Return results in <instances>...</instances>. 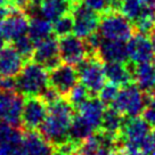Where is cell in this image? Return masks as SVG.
Returning a JSON list of instances; mask_svg holds the SVG:
<instances>
[{
  "label": "cell",
  "mask_w": 155,
  "mask_h": 155,
  "mask_svg": "<svg viewBox=\"0 0 155 155\" xmlns=\"http://www.w3.org/2000/svg\"><path fill=\"white\" fill-rule=\"evenodd\" d=\"M74 116V106L66 98H59L48 106V115L39 131L53 146L65 143L70 140L68 134Z\"/></svg>",
  "instance_id": "6da1fadb"
},
{
  "label": "cell",
  "mask_w": 155,
  "mask_h": 155,
  "mask_svg": "<svg viewBox=\"0 0 155 155\" xmlns=\"http://www.w3.org/2000/svg\"><path fill=\"white\" fill-rule=\"evenodd\" d=\"M135 30L134 23L121 12L110 9L101 16L97 32L103 39L127 42L132 38Z\"/></svg>",
  "instance_id": "7a4b0ae2"
},
{
  "label": "cell",
  "mask_w": 155,
  "mask_h": 155,
  "mask_svg": "<svg viewBox=\"0 0 155 155\" xmlns=\"http://www.w3.org/2000/svg\"><path fill=\"white\" fill-rule=\"evenodd\" d=\"M48 86L47 68L35 62H28L16 77V90L25 97L40 96Z\"/></svg>",
  "instance_id": "3957f363"
},
{
  "label": "cell",
  "mask_w": 155,
  "mask_h": 155,
  "mask_svg": "<svg viewBox=\"0 0 155 155\" xmlns=\"http://www.w3.org/2000/svg\"><path fill=\"white\" fill-rule=\"evenodd\" d=\"M148 102L150 96H147L136 83L131 82L119 90L112 106L126 117H136L143 114Z\"/></svg>",
  "instance_id": "277c9868"
},
{
  "label": "cell",
  "mask_w": 155,
  "mask_h": 155,
  "mask_svg": "<svg viewBox=\"0 0 155 155\" xmlns=\"http://www.w3.org/2000/svg\"><path fill=\"white\" fill-rule=\"evenodd\" d=\"M102 59L97 56H88L75 66L79 79L91 96H97L106 84V75Z\"/></svg>",
  "instance_id": "5b68a950"
},
{
  "label": "cell",
  "mask_w": 155,
  "mask_h": 155,
  "mask_svg": "<svg viewBox=\"0 0 155 155\" xmlns=\"http://www.w3.org/2000/svg\"><path fill=\"white\" fill-rule=\"evenodd\" d=\"M49 71V86H51L62 97L68 96L80 80L77 68L64 62Z\"/></svg>",
  "instance_id": "8992f818"
},
{
  "label": "cell",
  "mask_w": 155,
  "mask_h": 155,
  "mask_svg": "<svg viewBox=\"0 0 155 155\" xmlns=\"http://www.w3.org/2000/svg\"><path fill=\"white\" fill-rule=\"evenodd\" d=\"M23 95L17 91H0V120L16 128H22L24 107Z\"/></svg>",
  "instance_id": "52a82bcc"
},
{
  "label": "cell",
  "mask_w": 155,
  "mask_h": 155,
  "mask_svg": "<svg viewBox=\"0 0 155 155\" xmlns=\"http://www.w3.org/2000/svg\"><path fill=\"white\" fill-rule=\"evenodd\" d=\"M48 104L40 96H30L24 99L22 113V128L24 130H37L48 115Z\"/></svg>",
  "instance_id": "ba28073f"
},
{
  "label": "cell",
  "mask_w": 155,
  "mask_h": 155,
  "mask_svg": "<svg viewBox=\"0 0 155 155\" xmlns=\"http://www.w3.org/2000/svg\"><path fill=\"white\" fill-rule=\"evenodd\" d=\"M72 16L74 21L73 32L78 37L86 39L98 31L101 16L86 4H79L72 10Z\"/></svg>",
  "instance_id": "9c48e42d"
},
{
  "label": "cell",
  "mask_w": 155,
  "mask_h": 155,
  "mask_svg": "<svg viewBox=\"0 0 155 155\" xmlns=\"http://www.w3.org/2000/svg\"><path fill=\"white\" fill-rule=\"evenodd\" d=\"M59 44V56L64 63L77 66L83 59L89 56L84 39L75 34H68L58 40Z\"/></svg>",
  "instance_id": "30bf717a"
},
{
  "label": "cell",
  "mask_w": 155,
  "mask_h": 155,
  "mask_svg": "<svg viewBox=\"0 0 155 155\" xmlns=\"http://www.w3.org/2000/svg\"><path fill=\"white\" fill-rule=\"evenodd\" d=\"M30 17L21 8H15L7 17L0 22V31L6 41L13 42L29 31Z\"/></svg>",
  "instance_id": "8fae6325"
},
{
  "label": "cell",
  "mask_w": 155,
  "mask_h": 155,
  "mask_svg": "<svg viewBox=\"0 0 155 155\" xmlns=\"http://www.w3.org/2000/svg\"><path fill=\"white\" fill-rule=\"evenodd\" d=\"M32 61L42 65L47 70H51L61 64L62 59L59 56V44L56 35H51L35 45Z\"/></svg>",
  "instance_id": "7c38bea8"
},
{
  "label": "cell",
  "mask_w": 155,
  "mask_h": 155,
  "mask_svg": "<svg viewBox=\"0 0 155 155\" xmlns=\"http://www.w3.org/2000/svg\"><path fill=\"white\" fill-rule=\"evenodd\" d=\"M128 53L132 64L150 63L154 59V50L150 42V39L146 34H134L132 38L128 41Z\"/></svg>",
  "instance_id": "4fadbf2b"
},
{
  "label": "cell",
  "mask_w": 155,
  "mask_h": 155,
  "mask_svg": "<svg viewBox=\"0 0 155 155\" xmlns=\"http://www.w3.org/2000/svg\"><path fill=\"white\" fill-rule=\"evenodd\" d=\"M105 110V104L99 98L92 96L77 106V114L81 116L94 130L97 131L102 126Z\"/></svg>",
  "instance_id": "5bb4252c"
},
{
  "label": "cell",
  "mask_w": 155,
  "mask_h": 155,
  "mask_svg": "<svg viewBox=\"0 0 155 155\" xmlns=\"http://www.w3.org/2000/svg\"><path fill=\"white\" fill-rule=\"evenodd\" d=\"M25 59L13 46L0 49V75L2 78H16L24 68Z\"/></svg>",
  "instance_id": "9a60e30c"
},
{
  "label": "cell",
  "mask_w": 155,
  "mask_h": 155,
  "mask_svg": "<svg viewBox=\"0 0 155 155\" xmlns=\"http://www.w3.org/2000/svg\"><path fill=\"white\" fill-rule=\"evenodd\" d=\"M104 71L108 82L116 86H127L134 81V64L126 62H105Z\"/></svg>",
  "instance_id": "2e32d148"
},
{
  "label": "cell",
  "mask_w": 155,
  "mask_h": 155,
  "mask_svg": "<svg viewBox=\"0 0 155 155\" xmlns=\"http://www.w3.org/2000/svg\"><path fill=\"white\" fill-rule=\"evenodd\" d=\"M97 56L103 62H126L129 58L126 41L102 39Z\"/></svg>",
  "instance_id": "e0dca14e"
},
{
  "label": "cell",
  "mask_w": 155,
  "mask_h": 155,
  "mask_svg": "<svg viewBox=\"0 0 155 155\" xmlns=\"http://www.w3.org/2000/svg\"><path fill=\"white\" fill-rule=\"evenodd\" d=\"M23 147L29 155H53L54 146L49 143L40 131L25 130L23 134Z\"/></svg>",
  "instance_id": "ac0fdd59"
},
{
  "label": "cell",
  "mask_w": 155,
  "mask_h": 155,
  "mask_svg": "<svg viewBox=\"0 0 155 155\" xmlns=\"http://www.w3.org/2000/svg\"><path fill=\"white\" fill-rule=\"evenodd\" d=\"M134 81L150 98L155 95V65L150 63L134 64Z\"/></svg>",
  "instance_id": "d6986e66"
},
{
  "label": "cell",
  "mask_w": 155,
  "mask_h": 155,
  "mask_svg": "<svg viewBox=\"0 0 155 155\" xmlns=\"http://www.w3.org/2000/svg\"><path fill=\"white\" fill-rule=\"evenodd\" d=\"M72 10L73 6L70 0H41L40 2V15L50 22L72 13Z\"/></svg>",
  "instance_id": "ffe728a7"
},
{
  "label": "cell",
  "mask_w": 155,
  "mask_h": 155,
  "mask_svg": "<svg viewBox=\"0 0 155 155\" xmlns=\"http://www.w3.org/2000/svg\"><path fill=\"white\" fill-rule=\"evenodd\" d=\"M124 117L126 116L122 115L121 113L117 110H115L113 106L110 107V108H106L104 112L102 126L99 128V130L104 131L108 135L119 137L122 127H123L124 121H126Z\"/></svg>",
  "instance_id": "44dd1931"
},
{
  "label": "cell",
  "mask_w": 155,
  "mask_h": 155,
  "mask_svg": "<svg viewBox=\"0 0 155 155\" xmlns=\"http://www.w3.org/2000/svg\"><path fill=\"white\" fill-rule=\"evenodd\" d=\"M51 33H53V25L50 24V21L46 19L42 16H35L30 19L28 35L35 45L51 37Z\"/></svg>",
  "instance_id": "7402d4cb"
},
{
  "label": "cell",
  "mask_w": 155,
  "mask_h": 155,
  "mask_svg": "<svg viewBox=\"0 0 155 155\" xmlns=\"http://www.w3.org/2000/svg\"><path fill=\"white\" fill-rule=\"evenodd\" d=\"M95 132V130L88 124L87 122L83 120L81 116L75 114L73 122L70 128V134H68V139L81 145L83 141Z\"/></svg>",
  "instance_id": "603a6c76"
},
{
  "label": "cell",
  "mask_w": 155,
  "mask_h": 155,
  "mask_svg": "<svg viewBox=\"0 0 155 155\" xmlns=\"http://www.w3.org/2000/svg\"><path fill=\"white\" fill-rule=\"evenodd\" d=\"M146 6L143 0H119V12L135 24L144 13Z\"/></svg>",
  "instance_id": "cb8c5ba5"
},
{
  "label": "cell",
  "mask_w": 155,
  "mask_h": 155,
  "mask_svg": "<svg viewBox=\"0 0 155 155\" xmlns=\"http://www.w3.org/2000/svg\"><path fill=\"white\" fill-rule=\"evenodd\" d=\"M23 134L24 131L21 128L10 126L9 123L0 120V145L21 144L23 140Z\"/></svg>",
  "instance_id": "d4e9b609"
},
{
  "label": "cell",
  "mask_w": 155,
  "mask_h": 155,
  "mask_svg": "<svg viewBox=\"0 0 155 155\" xmlns=\"http://www.w3.org/2000/svg\"><path fill=\"white\" fill-rule=\"evenodd\" d=\"M73 30H74V21H73L72 13L65 14L56 21H54L53 33L58 38H63V37L71 34Z\"/></svg>",
  "instance_id": "484cf974"
},
{
  "label": "cell",
  "mask_w": 155,
  "mask_h": 155,
  "mask_svg": "<svg viewBox=\"0 0 155 155\" xmlns=\"http://www.w3.org/2000/svg\"><path fill=\"white\" fill-rule=\"evenodd\" d=\"M13 47H14L19 55L24 58L25 61L32 59L34 53V48H35V44L31 40L29 35H22L18 39H16L15 41H13Z\"/></svg>",
  "instance_id": "4316f807"
},
{
  "label": "cell",
  "mask_w": 155,
  "mask_h": 155,
  "mask_svg": "<svg viewBox=\"0 0 155 155\" xmlns=\"http://www.w3.org/2000/svg\"><path fill=\"white\" fill-rule=\"evenodd\" d=\"M90 96H91V95H90V92L88 91L87 88L84 87L82 83H80V84L78 83L77 86L73 88L72 90H71V92H70L65 98L72 104L73 106L77 107V106H79L81 103L84 102L86 99H88Z\"/></svg>",
  "instance_id": "83f0119b"
},
{
  "label": "cell",
  "mask_w": 155,
  "mask_h": 155,
  "mask_svg": "<svg viewBox=\"0 0 155 155\" xmlns=\"http://www.w3.org/2000/svg\"><path fill=\"white\" fill-rule=\"evenodd\" d=\"M119 86H116L114 83H107L104 86L101 92L98 94V97H99V99L102 101L105 105H112L113 102L115 101L116 96H117V94H119Z\"/></svg>",
  "instance_id": "f1b7e54d"
},
{
  "label": "cell",
  "mask_w": 155,
  "mask_h": 155,
  "mask_svg": "<svg viewBox=\"0 0 155 155\" xmlns=\"http://www.w3.org/2000/svg\"><path fill=\"white\" fill-rule=\"evenodd\" d=\"M143 117L153 128H155V95H153L150 98V102H148L146 108L143 112Z\"/></svg>",
  "instance_id": "f546056e"
},
{
  "label": "cell",
  "mask_w": 155,
  "mask_h": 155,
  "mask_svg": "<svg viewBox=\"0 0 155 155\" xmlns=\"http://www.w3.org/2000/svg\"><path fill=\"white\" fill-rule=\"evenodd\" d=\"M40 97H41L48 105H50V104H53V103L57 102L62 96H61L51 86H48V87L45 88L44 91L40 94Z\"/></svg>",
  "instance_id": "4dcf8cb0"
},
{
  "label": "cell",
  "mask_w": 155,
  "mask_h": 155,
  "mask_svg": "<svg viewBox=\"0 0 155 155\" xmlns=\"http://www.w3.org/2000/svg\"><path fill=\"white\" fill-rule=\"evenodd\" d=\"M1 90L17 91L16 90V79L15 78H2L1 79Z\"/></svg>",
  "instance_id": "1f68e13d"
},
{
  "label": "cell",
  "mask_w": 155,
  "mask_h": 155,
  "mask_svg": "<svg viewBox=\"0 0 155 155\" xmlns=\"http://www.w3.org/2000/svg\"><path fill=\"white\" fill-rule=\"evenodd\" d=\"M9 155H29V154H28V152L23 147V144H18V145H15L12 147Z\"/></svg>",
  "instance_id": "d6a6232c"
},
{
  "label": "cell",
  "mask_w": 155,
  "mask_h": 155,
  "mask_svg": "<svg viewBox=\"0 0 155 155\" xmlns=\"http://www.w3.org/2000/svg\"><path fill=\"white\" fill-rule=\"evenodd\" d=\"M111 155H128V153H127L126 150L121 146V147H119V148L113 150L111 153Z\"/></svg>",
  "instance_id": "836d02e7"
},
{
  "label": "cell",
  "mask_w": 155,
  "mask_h": 155,
  "mask_svg": "<svg viewBox=\"0 0 155 155\" xmlns=\"http://www.w3.org/2000/svg\"><path fill=\"white\" fill-rule=\"evenodd\" d=\"M150 42H152V46H153V50H154V55H155V28L150 31Z\"/></svg>",
  "instance_id": "e575fe53"
},
{
  "label": "cell",
  "mask_w": 155,
  "mask_h": 155,
  "mask_svg": "<svg viewBox=\"0 0 155 155\" xmlns=\"http://www.w3.org/2000/svg\"><path fill=\"white\" fill-rule=\"evenodd\" d=\"M143 1H144L145 6H147V7H150V8H153V9H155V0H143Z\"/></svg>",
  "instance_id": "d590c367"
},
{
  "label": "cell",
  "mask_w": 155,
  "mask_h": 155,
  "mask_svg": "<svg viewBox=\"0 0 155 155\" xmlns=\"http://www.w3.org/2000/svg\"><path fill=\"white\" fill-rule=\"evenodd\" d=\"M5 38H4V35L1 33V31H0V49L2 48V47H5Z\"/></svg>",
  "instance_id": "8d00e7d4"
},
{
  "label": "cell",
  "mask_w": 155,
  "mask_h": 155,
  "mask_svg": "<svg viewBox=\"0 0 155 155\" xmlns=\"http://www.w3.org/2000/svg\"><path fill=\"white\" fill-rule=\"evenodd\" d=\"M9 4H13L12 0H0V7L6 6V5H9Z\"/></svg>",
  "instance_id": "74e56055"
},
{
  "label": "cell",
  "mask_w": 155,
  "mask_h": 155,
  "mask_svg": "<svg viewBox=\"0 0 155 155\" xmlns=\"http://www.w3.org/2000/svg\"><path fill=\"white\" fill-rule=\"evenodd\" d=\"M32 1H35V2H39V4L41 2V0H32Z\"/></svg>",
  "instance_id": "f35d334b"
},
{
  "label": "cell",
  "mask_w": 155,
  "mask_h": 155,
  "mask_svg": "<svg viewBox=\"0 0 155 155\" xmlns=\"http://www.w3.org/2000/svg\"><path fill=\"white\" fill-rule=\"evenodd\" d=\"M0 89H1V80H0Z\"/></svg>",
  "instance_id": "ab89813d"
},
{
  "label": "cell",
  "mask_w": 155,
  "mask_h": 155,
  "mask_svg": "<svg viewBox=\"0 0 155 155\" xmlns=\"http://www.w3.org/2000/svg\"><path fill=\"white\" fill-rule=\"evenodd\" d=\"M72 155H78V154H72Z\"/></svg>",
  "instance_id": "60d3db41"
}]
</instances>
